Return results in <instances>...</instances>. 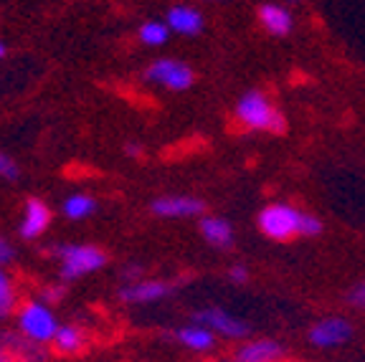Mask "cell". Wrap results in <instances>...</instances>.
Listing matches in <instances>:
<instances>
[{"mask_svg":"<svg viewBox=\"0 0 365 362\" xmlns=\"http://www.w3.org/2000/svg\"><path fill=\"white\" fill-rule=\"evenodd\" d=\"M234 117L249 132H269V135H284L287 132L284 112L274 107L269 94L262 89L244 91L236 102Z\"/></svg>","mask_w":365,"mask_h":362,"instance_id":"obj_1","label":"cell"},{"mask_svg":"<svg viewBox=\"0 0 365 362\" xmlns=\"http://www.w3.org/2000/svg\"><path fill=\"white\" fill-rule=\"evenodd\" d=\"M16 327L21 332V337L46 347L53 342L61 324H58L56 314L43 299H31L16 311Z\"/></svg>","mask_w":365,"mask_h":362,"instance_id":"obj_2","label":"cell"},{"mask_svg":"<svg viewBox=\"0 0 365 362\" xmlns=\"http://www.w3.org/2000/svg\"><path fill=\"white\" fill-rule=\"evenodd\" d=\"M58 259V274L63 281H76V279L94 274L107 264V254L97 246L89 244H63L53 249Z\"/></svg>","mask_w":365,"mask_h":362,"instance_id":"obj_3","label":"cell"},{"mask_svg":"<svg viewBox=\"0 0 365 362\" xmlns=\"http://www.w3.org/2000/svg\"><path fill=\"white\" fill-rule=\"evenodd\" d=\"M299 223H302V210L289 203H269L257 215L262 236L277 244H289L292 238L299 236Z\"/></svg>","mask_w":365,"mask_h":362,"instance_id":"obj_4","label":"cell"},{"mask_svg":"<svg viewBox=\"0 0 365 362\" xmlns=\"http://www.w3.org/2000/svg\"><path fill=\"white\" fill-rule=\"evenodd\" d=\"M193 322L203 324V327L221 334V337H226V340L244 342L251 337V324L241 317H234L231 311L221 309V306H203V309H198L193 314Z\"/></svg>","mask_w":365,"mask_h":362,"instance_id":"obj_5","label":"cell"},{"mask_svg":"<svg viewBox=\"0 0 365 362\" xmlns=\"http://www.w3.org/2000/svg\"><path fill=\"white\" fill-rule=\"evenodd\" d=\"M145 79L150 84L165 86L170 91H185L193 86L195 81V71L188 63L178 61V58H158L145 68Z\"/></svg>","mask_w":365,"mask_h":362,"instance_id":"obj_6","label":"cell"},{"mask_svg":"<svg viewBox=\"0 0 365 362\" xmlns=\"http://www.w3.org/2000/svg\"><path fill=\"white\" fill-rule=\"evenodd\" d=\"M350 337H353V322L345 317H322L307 329L309 345L319 347V350L348 345Z\"/></svg>","mask_w":365,"mask_h":362,"instance_id":"obj_7","label":"cell"},{"mask_svg":"<svg viewBox=\"0 0 365 362\" xmlns=\"http://www.w3.org/2000/svg\"><path fill=\"white\" fill-rule=\"evenodd\" d=\"M178 281H165V279H140V281L125 284L120 289V299L125 304H153V301L168 299L175 291Z\"/></svg>","mask_w":365,"mask_h":362,"instance_id":"obj_8","label":"cell"},{"mask_svg":"<svg viewBox=\"0 0 365 362\" xmlns=\"http://www.w3.org/2000/svg\"><path fill=\"white\" fill-rule=\"evenodd\" d=\"M287 357V347L274 337L244 340L234 352L236 362H282Z\"/></svg>","mask_w":365,"mask_h":362,"instance_id":"obj_9","label":"cell"},{"mask_svg":"<svg viewBox=\"0 0 365 362\" xmlns=\"http://www.w3.org/2000/svg\"><path fill=\"white\" fill-rule=\"evenodd\" d=\"M150 208L158 218H195L203 215L205 203L193 195H160Z\"/></svg>","mask_w":365,"mask_h":362,"instance_id":"obj_10","label":"cell"},{"mask_svg":"<svg viewBox=\"0 0 365 362\" xmlns=\"http://www.w3.org/2000/svg\"><path fill=\"white\" fill-rule=\"evenodd\" d=\"M48 223H51V210H48V205L38 198L26 200L21 223H18V233H21V238L34 241V238L43 236L46 228H48Z\"/></svg>","mask_w":365,"mask_h":362,"instance_id":"obj_11","label":"cell"},{"mask_svg":"<svg viewBox=\"0 0 365 362\" xmlns=\"http://www.w3.org/2000/svg\"><path fill=\"white\" fill-rule=\"evenodd\" d=\"M257 18H259V26L269 36H277V38H284L294 29V18H292L289 8L282 6V3H262L257 8Z\"/></svg>","mask_w":365,"mask_h":362,"instance_id":"obj_12","label":"cell"},{"mask_svg":"<svg viewBox=\"0 0 365 362\" xmlns=\"http://www.w3.org/2000/svg\"><path fill=\"white\" fill-rule=\"evenodd\" d=\"M198 231L205 244L213 246V249H231L236 241L234 226L226 218H218V215H200Z\"/></svg>","mask_w":365,"mask_h":362,"instance_id":"obj_13","label":"cell"},{"mask_svg":"<svg viewBox=\"0 0 365 362\" xmlns=\"http://www.w3.org/2000/svg\"><path fill=\"white\" fill-rule=\"evenodd\" d=\"M173 340L190 352H211L216 347L218 334L211 332L208 327H203V324L193 322V324H185V327H178L173 332Z\"/></svg>","mask_w":365,"mask_h":362,"instance_id":"obj_14","label":"cell"},{"mask_svg":"<svg viewBox=\"0 0 365 362\" xmlns=\"http://www.w3.org/2000/svg\"><path fill=\"white\" fill-rule=\"evenodd\" d=\"M168 29L180 36H198L205 26V18L193 6H173L165 16Z\"/></svg>","mask_w":365,"mask_h":362,"instance_id":"obj_15","label":"cell"},{"mask_svg":"<svg viewBox=\"0 0 365 362\" xmlns=\"http://www.w3.org/2000/svg\"><path fill=\"white\" fill-rule=\"evenodd\" d=\"M84 332H81V327H74V324H61L56 332V337H53L51 347L58 352V355H76V352L84 350Z\"/></svg>","mask_w":365,"mask_h":362,"instance_id":"obj_16","label":"cell"},{"mask_svg":"<svg viewBox=\"0 0 365 362\" xmlns=\"http://www.w3.org/2000/svg\"><path fill=\"white\" fill-rule=\"evenodd\" d=\"M3 342L11 350L16 362H41L43 360V347L36 342L26 340V337H16V334H3Z\"/></svg>","mask_w":365,"mask_h":362,"instance_id":"obj_17","label":"cell"},{"mask_svg":"<svg viewBox=\"0 0 365 362\" xmlns=\"http://www.w3.org/2000/svg\"><path fill=\"white\" fill-rule=\"evenodd\" d=\"M94 208H97L94 198L84 195V192L68 195V198L63 200V215H66L68 221H84V218H89V215L94 213Z\"/></svg>","mask_w":365,"mask_h":362,"instance_id":"obj_18","label":"cell"},{"mask_svg":"<svg viewBox=\"0 0 365 362\" xmlns=\"http://www.w3.org/2000/svg\"><path fill=\"white\" fill-rule=\"evenodd\" d=\"M18 306V294H16V284H13V276L0 269V319L11 317Z\"/></svg>","mask_w":365,"mask_h":362,"instance_id":"obj_19","label":"cell"},{"mask_svg":"<svg viewBox=\"0 0 365 362\" xmlns=\"http://www.w3.org/2000/svg\"><path fill=\"white\" fill-rule=\"evenodd\" d=\"M170 33L173 31L168 29L165 21H145L143 26H140V31H137L140 41H143L145 46H153V48H158V46L165 43Z\"/></svg>","mask_w":365,"mask_h":362,"instance_id":"obj_20","label":"cell"},{"mask_svg":"<svg viewBox=\"0 0 365 362\" xmlns=\"http://www.w3.org/2000/svg\"><path fill=\"white\" fill-rule=\"evenodd\" d=\"M345 301H348L353 309H365V276L360 281H355L353 286L345 291Z\"/></svg>","mask_w":365,"mask_h":362,"instance_id":"obj_21","label":"cell"},{"mask_svg":"<svg viewBox=\"0 0 365 362\" xmlns=\"http://www.w3.org/2000/svg\"><path fill=\"white\" fill-rule=\"evenodd\" d=\"M322 233V221L312 213H302V223H299V236L302 238H314Z\"/></svg>","mask_w":365,"mask_h":362,"instance_id":"obj_22","label":"cell"},{"mask_svg":"<svg viewBox=\"0 0 365 362\" xmlns=\"http://www.w3.org/2000/svg\"><path fill=\"white\" fill-rule=\"evenodd\" d=\"M18 175H21L18 165L13 162L6 152H0V177H3V180H8V182H13V180H18Z\"/></svg>","mask_w":365,"mask_h":362,"instance_id":"obj_23","label":"cell"},{"mask_svg":"<svg viewBox=\"0 0 365 362\" xmlns=\"http://www.w3.org/2000/svg\"><path fill=\"white\" fill-rule=\"evenodd\" d=\"M41 299H43L46 304H58V301L63 299V284H46V286L41 289Z\"/></svg>","mask_w":365,"mask_h":362,"instance_id":"obj_24","label":"cell"},{"mask_svg":"<svg viewBox=\"0 0 365 362\" xmlns=\"http://www.w3.org/2000/svg\"><path fill=\"white\" fill-rule=\"evenodd\" d=\"M13 259H16V249L6 236H0V269H6Z\"/></svg>","mask_w":365,"mask_h":362,"instance_id":"obj_25","label":"cell"},{"mask_svg":"<svg viewBox=\"0 0 365 362\" xmlns=\"http://www.w3.org/2000/svg\"><path fill=\"white\" fill-rule=\"evenodd\" d=\"M226 276H228V281H231V284H246V281H249V269L241 267V264H234V267L226 272Z\"/></svg>","mask_w":365,"mask_h":362,"instance_id":"obj_26","label":"cell"},{"mask_svg":"<svg viewBox=\"0 0 365 362\" xmlns=\"http://www.w3.org/2000/svg\"><path fill=\"white\" fill-rule=\"evenodd\" d=\"M122 279H125V284L140 281V279H143V267H140V264H127V267L122 269Z\"/></svg>","mask_w":365,"mask_h":362,"instance_id":"obj_27","label":"cell"},{"mask_svg":"<svg viewBox=\"0 0 365 362\" xmlns=\"http://www.w3.org/2000/svg\"><path fill=\"white\" fill-rule=\"evenodd\" d=\"M0 362H16V360H13V355H11V350H8L3 340H0Z\"/></svg>","mask_w":365,"mask_h":362,"instance_id":"obj_28","label":"cell"},{"mask_svg":"<svg viewBox=\"0 0 365 362\" xmlns=\"http://www.w3.org/2000/svg\"><path fill=\"white\" fill-rule=\"evenodd\" d=\"M127 155H130V157H140L143 148H140V145H127Z\"/></svg>","mask_w":365,"mask_h":362,"instance_id":"obj_29","label":"cell"},{"mask_svg":"<svg viewBox=\"0 0 365 362\" xmlns=\"http://www.w3.org/2000/svg\"><path fill=\"white\" fill-rule=\"evenodd\" d=\"M6 56V43H3V41H0V58Z\"/></svg>","mask_w":365,"mask_h":362,"instance_id":"obj_30","label":"cell"},{"mask_svg":"<svg viewBox=\"0 0 365 362\" xmlns=\"http://www.w3.org/2000/svg\"><path fill=\"white\" fill-rule=\"evenodd\" d=\"M211 362H236V360H211Z\"/></svg>","mask_w":365,"mask_h":362,"instance_id":"obj_31","label":"cell"},{"mask_svg":"<svg viewBox=\"0 0 365 362\" xmlns=\"http://www.w3.org/2000/svg\"><path fill=\"white\" fill-rule=\"evenodd\" d=\"M287 3H302V0H287Z\"/></svg>","mask_w":365,"mask_h":362,"instance_id":"obj_32","label":"cell"},{"mask_svg":"<svg viewBox=\"0 0 365 362\" xmlns=\"http://www.w3.org/2000/svg\"><path fill=\"white\" fill-rule=\"evenodd\" d=\"M203 3H218V0H203Z\"/></svg>","mask_w":365,"mask_h":362,"instance_id":"obj_33","label":"cell"}]
</instances>
